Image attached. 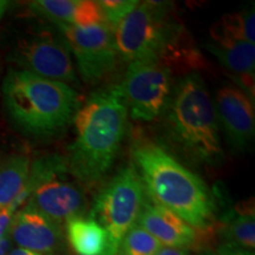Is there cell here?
Returning a JSON list of instances; mask_svg holds the SVG:
<instances>
[{
    "mask_svg": "<svg viewBox=\"0 0 255 255\" xmlns=\"http://www.w3.org/2000/svg\"><path fill=\"white\" fill-rule=\"evenodd\" d=\"M136 223L164 247L188 250L195 244V229L170 210L150 201H144Z\"/></svg>",
    "mask_w": 255,
    "mask_h": 255,
    "instance_id": "cell-13",
    "label": "cell"
},
{
    "mask_svg": "<svg viewBox=\"0 0 255 255\" xmlns=\"http://www.w3.org/2000/svg\"><path fill=\"white\" fill-rule=\"evenodd\" d=\"M144 201V187L132 167L121 169L95 199L90 216L107 231L116 252L124 235L136 225Z\"/></svg>",
    "mask_w": 255,
    "mask_h": 255,
    "instance_id": "cell-7",
    "label": "cell"
},
{
    "mask_svg": "<svg viewBox=\"0 0 255 255\" xmlns=\"http://www.w3.org/2000/svg\"><path fill=\"white\" fill-rule=\"evenodd\" d=\"M11 60L19 70L39 77L70 87L78 83L71 53L62 34L43 32L23 38L11 52Z\"/></svg>",
    "mask_w": 255,
    "mask_h": 255,
    "instance_id": "cell-10",
    "label": "cell"
},
{
    "mask_svg": "<svg viewBox=\"0 0 255 255\" xmlns=\"http://www.w3.org/2000/svg\"><path fill=\"white\" fill-rule=\"evenodd\" d=\"M210 36L213 41L206 44V49L213 53L225 68L237 75V78L241 81V85L253 82L255 69L254 44L234 38L226 31L220 21L210 28Z\"/></svg>",
    "mask_w": 255,
    "mask_h": 255,
    "instance_id": "cell-14",
    "label": "cell"
},
{
    "mask_svg": "<svg viewBox=\"0 0 255 255\" xmlns=\"http://www.w3.org/2000/svg\"><path fill=\"white\" fill-rule=\"evenodd\" d=\"M9 1H6V0H0V19L2 18V15L5 14L6 9L8 8Z\"/></svg>",
    "mask_w": 255,
    "mask_h": 255,
    "instance_id": "cell-27",
    "label": "cell"
},
{
    "mask_svg": "<svg viewBox=\"0 0 255 255\" xmlns=\"http://www.w3.org/2000/svg\"><path fill=\"white\" fill-rule=\"evenodd\" d=\"M30 159L14 155L0 162V212L23 193L30 174Z\"/></svg>",
    "mask_w": 255,
    "mask_h": 255,
    "instance_id": "cell-16",
    "label": "cell"
},
{
    "mask_svg": "<svg viewBox=\"0 0 255 255\" xmlns=\"http://www.w3.org/2000/svg\"><path fill=\"white\" fill-rule=\"evenodd\" d=\"M137 0H101L98 1L103 12L105 23L114 27L138 5Z\"/></svg>",
    "mask_w": 255,
    "mask_h": 255,
    "instance_id": "cell-21",
    "label": "cell"
},
{
    "mask_svg": "<svg viewBox=\"0 0 255 255\" xmlns=\"http://www.w3.org/2000/svg\"><path fill=\"white\" fill-rule=\"evenodd\" d=\"M222 235L226 239L225 244L254 251L255 219L253 205H242L241 209H233L223 221Z\"/></svg>",
    "mask_w": 255,
    "mask_h": 255,
    "instance_id": "cell-17",
    "label": "cell"
},
{
    "mask_svg": "<svg viewBox=\"0 0 255 255\" xmlns=\"http://www.w3.org/2000/svg\"><path fill=\"white\" fill-rule=\"evenodd\" d=\"M57 27L75 56L79 75L85 83L103 79L116 68L117 55L114 30L108 24L91 26L57 24Z\"/></svg>",
    "mask_w": 255,
    "mask_h": 255,
    "instance_id": "cell-9",
    "label": "cell"
},
{
    "mask_svg": "<svg viewBox=\"0 0 255 255\" xmlns=\"http://www.w3.org/2000/svg\"><path fill=\"white\" fill-rule=\"evenodd\" d=\"M7 233L19 248L41 255H56L64 247L62 226L27 205L13 215Z\"/></svg>",
    "mask_w": 255,
    "mask_h": 255,
    "instance_id": "cell-12",
    "label": "cell"
},
{
    "mask_svg": "<svg viewBox=\"0 0 255 255\" xmlns=\"http://www.w3.org/2000/svg\"><path fill=\"white\" fill-rule=\"evenodd\" d=\"M66 239L76 255H116L109 234L91 216H76L65 223Z\"/></svg>",
    "mask_w": 255,
    "mask_h": 255,
    "instance_id": "cell-15",
    "label": "cell"
},
{
    "mask_svg": "<svg viewBox=\"0 0 255 255\" xmlns=\"http://www.w3.org/2000/svg\"><path fill=\"white\" fill-rule=\"evenodd\" d=\"M27 197L28 196L26 195V193H24L23 191V193L18 196V199L15 200L12 205H9L7 208H5L4 210L0 212V239L6 235L12 218H13V215L17 213L19 207L23 205V203L26 202Z\"/></svg>",
    "mask_w": 255,
    "mask_h": 255,
    "instance_id": "cell-22",
    "label": "cell"
},
{
    "mask_svg": "<svg viewBox=\"0 0 255 255\" xmlns=\"http://www.w3.org/2000/svg\"><path fill=\"white\" fill-rule=\"evenodd\" d=\"M132 158L150 202L170 210L193 228L212 225L215 200L202 178L155 143H136Z\"/></svg>",
    "mask_w": 255,
    "mask_h": 255,
    "instance_id": "cell-2",
    "label": "cell"
},
{
    "mask_svg": "<svg viewBox=\"0 0 255 255\" xmlns=\"http://www.w3.org/2000/svg\"><path fill=\"white\" fill-rule=\"evenodd\" d=\"M171 87V71L158 59L129 64L120 84L133 120L151 122L163 113Z\"/></svg>",
    "mask_w": 255,
    "mask_h": 255,
    "instance_id": "cell-8",
    "label": "cell"
},
{
    "mask_svg": "<svg viewBox=\"0 0 255 255\" xmlns=\"http://www.w3.org/2000/svg\"><path fill=\"white\" fill-rule=\"evenodd\" d=\"M203 255H212V254H203Z\"/></svg>",
    "mask_w": 255,
    "mask_h": 255,
    "instance_id": "cell-28",
    "label": "cell"
},
{
    "mask_svg": "<svg viewBox=\"0 0 255 255\" xmlns=\"http://www.w3.org/2000/svg\"><path fill=\"white\" fill-rule=\"evenodd\" d=\"M218 255H254V251L244 250V248L233 246V245L223 244L219 248Z\"/></svg>",
    "mask_w": 255,
    "mask_h": 255,
    "instance_id": "cell-23",
    "label": "cell"
},
{
    "mask_svg": "<svg viewBox=\"0 0 255 255\" xmlns=\"http://www.w3.org/2000/svg\"><path fill=\"white\" fill-rule=\"evenodd\" d=\"M220 23L234 38L254 44L255 15L253 9L248 12H241V13L223 15Z\"/></svg>",
    "mask_w": 255,
    "mask_h": 255,
    "instance_id": "cell-20",
    "label": "cell"
},
{
    "mask_svg": "<svg viewBox=\"0 0 255 255\" xmlns=\"http://www.w3.org/2000/svg\"><path fill=\"white\" fill-rule=\"evenodd\" d=\"M7 255H41L38 253H34V252L27 251V250H23V248H15L13 251H9Z\"/></svg>",
    "mask_w": 255,
    "mask_h": 255,
    "instance_id": "cell-26",
    "label": "cell"
},
{
    "mask_svg": "<svg viewBox=\"0 0 255 255\" xmlns=\"http://www.w3.org/2000/svg\"><path fill=\"white\" fill-rule=\"evenodd\" d=\"M169 4L143 1L114 27L117 55L131 64L159 59L169 40L183 26L169 19Z\"/></svg>",
    "mask_w": 255,
    "mask_h": 255,
    "instance_id": "cell-5",
    "label": "cell"
},
{
    "mask_svg": "<svg viewBox=\"0 0 255 255\" xmlns=\"http://www.w3.org/2000/svg\"><path fill=\"white\" fill-rule=\"evenodd\" d=\"M155 255H189V251L183 250V248H171L163 246Z\"/></svg>",
    "mask_w": 255,
    "mask_h": 255,
    "instance_id": "cell-24",
    "label": "cell"
},
{
    "mask_svg": "<svg viewBox=\"0 0 255 255\" xmlns=\"http://www.w3.org/2000/svg\"><path fill=\"white\" fill-rule=\"evenodd\" d=\"M81 0H36L28 2L34 13L52 21L53 24L75 25Z\"/></svg>",
    "mask_w": 255,
    "mask_h": 255,
    "instance_id": "cell-18",
    "label": "cell"
},
{
    "mask_svg": "<svg viewBox=\"0 0 255 255\" xmlns=\"http://www.w3.org/2000/svg\"><path fill=\"white\" fill-rule=\"evenodd\" d=\"M7 113L14 123L33 135H53L75 119L81 107L72 87L23 70H9L2 83Z\"/></svg>",
    "mask_w": 255,
    "mask_h": 255,
    "instance_id": "cell-4",
    "label": "cell"
},
{
    "mask_svg": "<svg viewBox=\"0 0 255 255\" xmlns=\"http://www.w3.org/2000/svg\"><path fill=\"white\" fill-rule=\"evenodd\" d=\"M214 105L229 145L238 151L246 149L254 138V102L237 85H225L216 92Z\"/></svg>",
    "mask_w": 255,
    "mask_h": 255,
    "instance_id": "cell-11",
    "label": "cell"
},
{
    "mask_svg": "<svg viewBox=\"0 0 255 255\" xmlns=\"http://www.w3.org/2000/svg\"><path fill=\"white\" fill-rule=\"evenodd\" d=\"M162 114L171 141L188 157L210 167L221 163L215 105L200 73H188L175 83Z\"/></svg>",
    "mask_w": 255,
    "mask_h": 255,
    "instance_id": "cell-3",
    "label": "cell"
},
{
    "mask_svg": "<svg viewBox=\"0 0 255 255\" xmlns=\"http://www.w3.org/2000/svg\"><path fill=\"white\" fill-rule=\"evenodd\" d=\"M162 247L152 235L135 225L124 235L116 255H155Z\"/></svg>",
    "mask_w": 255,
    "mask_h": 255,
    "instance_id": "cell-19",
    "label": "cell"
},
{
    "mask_svg": "<svg viewBox=\"0 0 255 255\" xmlns=\"http://www.w3.org/2000/svg\"><path fill=\"white\" fill-rule=\"evenodd\" d=\"M128 108L120 85L92 92L76 114V135L65 157L79 182L100 181L113 165L126 135Z\"/></svg>",
    "mask_w": 255,
    "mask_h": 255,
    "instance_id": "cell-1",
    "label": "cell"
},
{
    "mask_svg": "<svg viewBox=\"0 0 255 255\" xmlns=\"http://www.w3.org/2000/svg\"><path fill=\"white\" fill-rule=\"evenodd\" d=\"M11 248V238L8 233H6L5 237L0 239V255H7Z\"/></svg>",
    "mask_w": 255,
    "mask_h": 255,
    "instance_id": "cell-25",
    "label": "cell"
},
{
    "mask_svg": "<svg viewBox=\"0 0 255 255\" xmlns=\"http://www.w3.org/2000/svg\"><path fill=\"white\" fill-rule=\"evenodd\" d=\"M65 157L49 155L38 158L30 165L26 188L30 196L26 205L58 225L82 216L85 197L77 186L66 178Z\"/></svg>",
    "mask_w": 255,
    "mask_h": 255,
    "instance_id": "cell-6",
    "label": "cell"
}]
</instances>
